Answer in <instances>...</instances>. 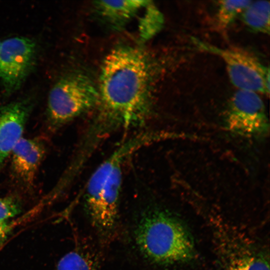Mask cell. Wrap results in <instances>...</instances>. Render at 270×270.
<instances>
[{"label":"cell","mask_w":270,"mask_h":270,"mask_svg":"<svg viewBox=\"0 0 270 270\" xmlns=\"http://www.w3.org/2000/svg\"><path fill=\"white\" fill-rule=\"evenodd\" d=\"M152 70L139 48L118 46L104 59L98 88L99 110L90 136H103L118 128L140 126L152 110Z\"/></svg>","instance_id":"6da1fadb"},{"label":"cell","mask_w":270,"mask_h":270,"mask_svg":"<svg viewBox=\"0 0 270 270\" xmlns=\"http://www.w3.org/2000/svg\"><path fill=\"white\" fill-rule=\"evenodd\" d=\"M34 104L31 98H24L0 106V166L22 138Z\"/></svg>","instance_id":"ba28073f"},{"label":"cell","mask_w":270,"mask_h":270,"mask_svg":"<svg viewBox=\"0 0 270 270\" xmlns=\"http://www.w3.org/2000/svg\"><path fill=\"white\" fill-rule=\"evenodd\" d=\"M150 1L97 0L94 2L98 16L114 28H122Z\"/></svg>","instance_id":"30bf717a"},{"label":"cell","mask_w":270,"mask_h":270,"mask_svg":"<svg viewBox=\"0 0 270 270\" xmlns=\"http://www.w3.org/2000/svg\"><path fill=\"white\" fill-rule=\"evenodd\" d=\"M270 10L269 1L252 0L242 13V20L251 31L269 34Z\"/></svg>","instance_id":"8fae6325"},{"label":"cell","mask_w":270,"mask_h":270,"mask_svg":"<svg viewBox=\"0 0 270 270\" xmlns=\"http://www.w3.org/2000/svg\"><path fill=\"white\" fill-rule=\"evenodd\" d=\"M45 154L40 141L22 138L11 152V170L13 176L22 187L32 188L38 169Z\"/></svg>","instance_id":"9c48e42d"},{"label":"cell","mask_w":270,"mask_h":270,"mask_svg":"<svg viewBox=\"0 0 270 270\" xmlns=\"http://www.w3.org/2000/svg\"><path fill=\"white\" fill-rule=\"evenodd\" d=\"M22 204L14 196L0 198V221L8 220L22 212Z\"/></svg>","instance_id":"9a60e30c"},{"label":"cell","mask_w":270,"mask_h":270,"mask_svg":"<svg viewBox=\"0 0 270 270\" xmlns=\"http://www.w3.org/2000/svg\"><path fill=\"white\" fill-rule=\"evenodd\" d=\"M150 143V136L144 132L125 140L90 176L84 196L85 208L92 224L102 236L112 232L118 220L123 163Z\"/></svg>","instance_id":"7a4b0ae2"},{"label":"cell","mask_w":270,"mask_h":270,"mask_svg":"<svg viewBox=\"0 0 270 270\" xmlns=\"http://www.w3.org/2000/svg\"><path fill=\"white\" fill-rule=\"evenodd\" d=\"M199 50L220 57L224 62L230 81L238 90L269 95L270 68L254 56L236 48H223L192 38Z\"/></svg>","instance_id":"5b68a950"},{"label":"cell","mask_w":270,"mask_h":270,"mask_svg":"<svg viewBox=\"0 0 270 270\" xmlns=\"http://www.w3.org/2000/svg\"><path fill=\"white\" fill-rule=\"evenodd\" d=\"M37 44L24 36L10 38L0 44V80L7 96L18 90L34 68Z\"/></svg>","instance_id":"8992f818"},{"label":"cell","mask_w":270,"mask_h":270,"mask_svg":"<svg viewBox=\"0 0 270 270\" xmlns=\"http://www.w3.org/2000/svg\"><path fill=\"white\" fill-rule=\"evenodd\" d=\"M13 227L8 220L0 221V246L7 240Z\"/></svg>","instance_id":"2e32d148"},{"label":"cell","mask_w":270,"mask_h":270,"mask_svg":"<svg viewBox=\"0 0 270 270\" xmlns=\"http://www.w3.org/2000/svg\"><path fill=\"white\" fill-rule=\"evenodd\" d=\"M226 270H269L268 264L262 258L246 256L232 262Z\"/></svg>","instance_id":"5bb4252c"},{"label":"cell","mask_w":270,"mask_h":270,"mask_svg":"<svg viewBox=\"0 0 270 270\" xmlns=\"http://www.w3.org/2000/svg\"><path fill=\"white\" fill-rule=\"evenodd\" d=\"M98 88L80 72H71L61 77L48 96L46 117L52 130L58 129L98 105Z\"/></svg>","instance_id":"277c9868"},{"label":"cell","mask_w":270,"mask_h":270,"mask_svg":"<svg viewBox=\"0 0 270 270\" xmlns=\"http://www.w3.org/2000/svg\"><path fill=\"white\" fill-rule=\"evenodd\" d=\"M252 1L251 0L218 1V8L216 16L218 26L222 29L228 27L238 16L241 15Z\"/></svg>","instance_id":"4fadbf2b"},{"label":"cell","mask_w":270,"mask_h":270,"mask_svg":"<svg viewBox=\"0 0 270 270\" xmlns=\"http://www.w3.org/2000/svg\"><path fill=\"white\" fill-rule=\"evenodd\" d=\"M134 236L142 255L155 264L182 262L194 256V242L190 233L176 218L164 210L145 212Z\"/></svg>","instance_id":"3957f363"},{"label":"cell","mask_w":270,"mask_h":270,"mask_svg":"<svg viewBox=\"0 0 270 270\" xmlns=\"http://www.w3.org/2000/svg\"><path fill=\"white\" fill-rule=\"evenodd\" d=\"M226 120L231 132L242 136H262L268 132L264 102L254 92L238 90L231 98Z\"/></svg>","instance_id":"52a82bcc"},{"label":"cell","mask_w":270,"mask_h":270,"mask_svg":"<svg viewBox=\"0 0 270 270\" xmlns=\"http://www.w3.org/2000/svg\"><path fill=\"white\" fill-rule=\"evenodd\" d=\"M56 270H98V262L94 254L76 249L60 258Z\"/></svg>","instance_id":"7c38bea8"},{"label":"cell","mask_w":270,"mask_h":270,"mask_svg":"<svg viewBox=\"0 0 270 270\" xmlns=\"http://www.w3.org/2000/svg\"><path fill=\"white\" fill-rule=\"evenodd\" d=\"M0 42H1L0 41Z\"/></svg>","instance_id":"e0dca14e"}]
</instances>
